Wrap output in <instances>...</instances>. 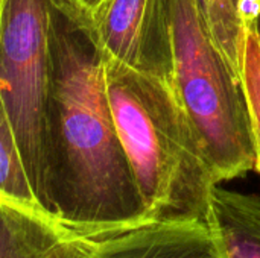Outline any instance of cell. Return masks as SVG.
I'll return each instance as SVG.
<instances>
[{"label":"cell","instance_id":"obj_1","mask_svg":"<svg viewBox=\"0 0 260 258\" xmlns=\"http://www.w3.org/2000/svg\"><path fill=\"white\" fill-rule=\"evenodd\" d=\"M44 91L43 213L87 239L148 225L114 120L105 55L88 14L50 0Z\"/></svg>","mask_w":260,"mask_h":258},{"label":"cell","instance_id":"obj_2","mask_svg":"<svg viewBox=\"0 0 260 258\" xmlns=\"http://www.w3.org/2000/svg\"><path fill=\"white\" fill-rule=\"evenodd\" d=\"M108 96L148 220L206 222L219 184L175 88L105 56Z\"/></svg>","mask_w":260,"mask_h":258},{"label":"cell","instance_id":"obj_3","mask_svg":"<svg viewBox=\"0 0 260 258\" xmlns=\"http://www.w3.org/2000/svg\"><path fill=\"white\" fill-rule=\"evenodd\" d=\"M174 88L204 141L218 182L256 167L239 73L216 46L197 0H171Z\"/></svg>","mask_w":260,"mask_h":258},{"label":"cell","instance_id":"obj_4","mask_svg":"<svg viewBox=\"0 0 260 258\" xmlns=\"http://www.w3.org/2000/svg\"><path fill=\"white\" fill-rule=\"evenodd\" d=\"M49 9L50 0H2L0 12V109L14 129L37 199L44 157Z\"/></svg>","mask_w":260,"mask_h":258},{"label":"cell","instance_id":"obj_5","mask_svg":"<svg viewBox=\"0 0 260 258\" xmlns=\"http://www.w3.org/2000/svg\"><path fill=\"white\" fill-rule=\"evenodd\" d=\"M88 18L105 56L174 87L171 0H102Z\"/></svg>","mask_w":260,"mask_h":258},{"label":"cell","instance_id":"obj_6","mask_svg":"<svg viewBox=\"0 0 260 258\" xmlns=\"http://www.w3.org/2000/svg\"><path fill=\"white\" fill-rule=\"evenodd\" d=\"M87 258H225L206 222H154L98 240Z\"/></svg>","mask_w":260,"mask_h":258},{"label":"cell","instance_id":"obj_7","mask_svg":"<svg viewBox=\"0 0 260 258\" xmlns=\"http://www.w3.org/2000/svg\"><path fill=\"white\" fill-rule=\"evenodd\" d=\"M96 242L41 213L0 202V258H87Z\"/></svg>","mask_w":260,"mask_h":258},{"label":"cell","instance_id":"obj_8","mask_svg":"<svg viewBox=\"0 0 260 258\" xmlns=\"http://www.w3.org/2000/svg\"><path fill=\"white\" fill-rule=\"evenodd\" d=\"M206 224L225 258H260V195L216 186Z\"/></svg>","mask_w":260,"mask_h":258},{"label":"cell","instance_id":"obj_9","mask_svg":"<svg viewBox=\"0 0 260 258\" xmlns=\"http://www.w3.org/2000/svg\"><path fill=\"white\" fill-rule=\"evenodd\" d=\"M197 3L216 46L239 73L245 29L254 26L260 0H197Z\"/></svg>","mask_w":260,"mask_h":258},{"label":"cell","instance_id":"obj_10","mask_svg":"<svg viewBox=\"0 0 260 258\" xmlns=\"http://www.w3.org/2000/svg\"><path fill=\"white\" fill-rule=\"evenodd\" d=\"M0 202L43 213L35 196L18 141L5 111L0 109ZM46 216V214H44Z\"/></svg>","mask_w":260,"mask_h":258},{"label":"cell","instance_id":"obj_11","mask_svg":"<svg viewBox=\"0 0 260 258\" xmlns=\"http://www.w3.org/2000/svg\"><path fill=\"white\" fill-rule=\"evenodd\" d=\"M239 75L248 106L251 135L256 154V170L260 173V40L254 26L245 29Z\"/></svg>","mask_w":260,"mask_h":258},{"label":"cell","instance_id":"obj_12","mask_svg":"<svg viewBox=\"0 0 260 258\" xmlns=\"http://www.w3.org/2000/svg\"><path fill=\"white\" fill-rule=\"evenodd\" d=\"M64 2H67V3H70V5L76 6L78 9H81V11L90 14L102 0H64Z\"/></svg>","mask_w":260,"mask_h":258},{"label":"cell","instance_id":"obj_13","mask_svg":"<svg viewBox=\"0 0 260 258\" xmlns=\"http://www.w3.org/2000/svg\"><path fill=\"white\" fill-rule=\"evenodd\" d=\"M254 29H256V32H257L260 40V12L259 15H257V18H256V21H254Z\"/></svg>","mask_w":260,"mask_h":258}]
</instances>
